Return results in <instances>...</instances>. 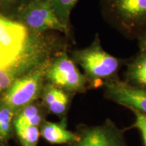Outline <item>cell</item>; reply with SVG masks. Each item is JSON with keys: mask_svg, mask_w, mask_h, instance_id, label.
I'll return each mask as SVG.
<instances>
[{"mask_svg": "<svg viewBox=\"0 0 146 146\" xmlns=\"http://www.w3.org/2000/svg\"><path fill=\"white\" fill-rule=\"evenodd\" d=\"M73 59L83 69L87 83L92 88H103L106 83L119 78L118 72L127 62L106 52L98 33L89 46L73 52Z\"/></svg>", "mask_w": 146, "mask_h": 146, "instance_id": "1", "label": "cell"}, {"mask_svg": "<svg viewBox=\"0 0 146 146\" xmlns=\"http://www.w3.org/2000/svg\"><path fill=\"white\" fill-rule=\"evenodd\" d=\"M104 19L129 39L146 33V0H100Z\"/></svg>", "mask_w": 146, "mask_h": 146, "instance_id": "2", "label": "cell"}, {"mask_svg": "<svg viewBox=\"0 0 146 146\" xmlns=\"http://www.w3.org/2000/svg\"><path fill=\"white\" fill-rule=\"evenodd\" d=\"M47 77L55 86L66 92H82L87 81L65 50L59 53L47 70Z\"/></svg>", "mask_w": 146, "mask_h": 146, "instance_id": "3", "label": "cell"}, {"mask_svg": "<svg viewBox=\"0 0 146 146\" xmlns=\"http://www.w3.org/2000/svg\"><path fill=\"white\" fill-rule=\"evenodd\" d=\"M27 41V30L23 25L0 18V58L5 67L23 56Z\"/></svg>", "mask_w": 146, "mask_h": 146, "instance_id": "4", "label": "cell"}, {"mask_svg": "<svg viewBox=\"0 0 146 146\" xmlns=\"http://www.w3.org/2000/svg\"><path fill=\"white\" fill-rule=\"evenodd\" d=\"M23 18L26 25L36 32L55 30L67 34L69 31L56 16L50 0H34L24 10Z\"/></svg>", "mask_w": 146, "mask_h": 146, "instance_id": "5", "label": "cell"}, {"mask_svg": "<svg viewBox=\"0 0 146 146\" xmlns=\"http://www.w3.org/2000/svg\"><path fill=\"white\" fill-rule=\"evenodd\" d=\"M103 89L107 100L146 114V90L133 86L120 78L106 83Z\"/></svg>", "mask_w": 146, "mask_h": 146, "instance_id": "6", "label": "cell"}, {"mask_svg": "<svg viewBox=\"0 0 146 146\" xmlns=\"http://www.w3.org/2000/svg\"><path fill=\"white\" fill-rule=\"evenodd\" d=\"M78 135L79 139L70 146H129L123 131L110 119L100 125L86 128Z\"/></svg>", "mask_w": 146, "mask_h": 146, "instance_id": "7", "label": "cell"}, {"mask_svg": "<svg viewBox=\"0 0 146 146\" xmlns=\"http://www.w3.org/2000/svg\"><path fill=\"white\" fill-rule=\"evenodd\" d=\"M41 78V71L36 70L16 79L5 95V105L12 109L18 108L32 102L39 93Z\"/></svg>", "mask_w": 146, "mask_h": 146, "instance_id": "8", "label": "cell"}, {"mask_svg": "<svg viewBox=\"0 0 146 146\" xmlns=\"http://www.w3.org/2000/svg\"><path fill=\"white\" fill-rule=\"evenodd\" d=\"M125 81L133 86L146 90V52L137 54L126 62Z\"/></svg>", "mask_w": 146, "mask_h": 146, "instance_id": "9", "label": "cell"}, {"mask_svg": "<svg viewBox=\"0 0 146 146\" xmlns=\"http://www.w3.org/2000/svg\"><path fill=\"white\" fill-rule=\"evenodd\" d=\"M41 133L47 141L54 144L71 143L79 139L78 135L67 130L63 125L50 122L43 125Z\"/></svg>", "mask_w": 146, "mask_h": 146, "instance_id": "10", "label": "cell"}, {"mask_svg": "<svg viewBox=\"0 0 146 146\" xmlns=\"http://www.w3.org/2000/svg\"><path fill=\"white\" fill-rule=\"evenodd\" d=\"M44 100L49 110L54 114L62 115L66 112L69 96L66 91L52 85L45 91Z\"/></svg>", "mask_w": 146, "mask_h": 146, "instance_id": "11", "label": "cell"}, {"mask_svg": "<svg viewBox=\"0 0 146 146\" xmlns=\"http://www.w3.org/2000/svg\"><path fill=\"white\" fill-rule=\"evenodd\" d=\"M56 16L69 31L70 14L78 0H50Z\"/></svg>", "mask_w": 146, "mask_h": 146, "instance_id": "12", "label": "cell"}, {"mask_svg": "<svg viewBox=\"0 0 146 146\" xmlns=\"http://www.w3.org/2000/svg\"><path fill=\"white\" fill-rule=\"evenodd\" d=\"M41 122L38 109L34 106L25 107L16 118L14 122L15 127L18 126H35L39 125Z\"/></svg>", "mask_w": 146, "mask_h": 146, "instance_id": "13", "label": "cell"}, {"mask_svg": "<svg viewBox=\"0 0 146 146\" xmlns=\"http://www.w3.org/2000/svg\"><path fill=\"white\" fill-rule=\"evenodd\" d=\"M15 128L23 146H36L39 137L37 127L35 126H18Z\"/></svg>", "mask_w": 146, "mask_h": 146, "instance_id": "14", "label": "cell"}, {"mask_svg": "<svg viewBox=\"0 0 146 146\" xmlns=\"http://www.w3.org/2000/svg\"><path fill=\"white\" fill-rule=\"evenodd\" d=\"M14 116L12 108L7 106L0 109V139H6L12 130V120Z\"/></svg>", "mask_w": 146, "mask_h": 146, "instance_id": "15", "label": "cell"}, {"mask_svg": "<svg viewBox=\"0 0 146 146\" xmlns=\"http://www.w3.org/2000/svg\"><path fill=\"white\" fill-rule=\"evenodd\" d=\"M134 115L135 120L132 127L135 128L140 132L144 146H146V114L137 111L135 110H130Z\"/></svg>", "mask_w": 146, "mask_h": 146, "instance_id": "16", "label": "cell"}, {"mask_svg": "<svg viewBox=\"0 0 146 146\" xmlns=\"http://www.w3.org/2000/svg\"><path fill=\"white\" fill-rule=\"evenodd\" d=\"M138 45L140 51L146 52V33L137 39Z\"/></svg>", "mask_w": 146, "mask_h": 146, "instance_id": "17", "label": "cell"}, {"mask_svg": "<svg viewBox=\"0 0 146 146\" xmlns=\"http://www.w3.org/2000/svg\"><path fill=\"white\" fill-rule=\"evenodd\" d=\"M3 1L6 3H12V2H14V1H16V0H3Z\"/></svg>", "mask_w": 146, "mask_h": 146, "instance_id": "18", "label": "cell"}, {"mask_svg": "<svg viewBox=\"0 0 146 146\" xmlns=\"http://www.w3.org/2000/svg\"><path fill=\"white\" fill-rule=\"evenodd\" d=\"M4 66V65H3V63L2 62V60H1V58H0V68H3Z\"/></svg>", "mask_w": 146, "mask_h": 146, "instance_id": "19", "label": "cell"}]
</instances>
